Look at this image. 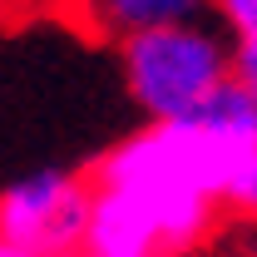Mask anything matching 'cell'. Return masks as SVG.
Returning a JSON list of instances; mask_svg holds the SVG:
<instances>
[{
    "mask_svg": "<svg viewBox=\"0 0 257 257\" xmlns=\"http://www.w3.org/2000/svg\"><path fill=\"white\" fill-rule=\"evenodd\" d=\"M227 55H232V45L198 20L159 25V30H144L119 45L124 84L134 94V104L149 114V124L188 119L227 79Z\"/></svg>",
    "mask_w": 257,
    "mask_h": 257,
    "instance_id": "obj_1",
    "label": "cell"
},
{
    "mask_svg": "<svg viewBox=\"0 0 257 257\" xmlns=\"http://www.w3.org/2000/svg\"><path fill=\"white\" fill-rule=\"evenodd\" d=\"M89 178L45 168L0 193V237L40 257H79L84 223H89Z\"/></svg>",
    "mask_w": 257,
    "mask_h": 257,
    "instance_id": "obj_2",
    "label": "cell"
},
{
    "mask_svg": "<svg viewBox=\"0 0 257 257\" xmlns=\"http://www.w3.org/2000/svg\"><path fill=\"white\" fill-rule=\"evenodd\" d=\"M203 10H208V0H69L74 30L109 40V45H124L159 25H188Z\"/></svg>",
    "mask_w": 257,
    "mask_h": 257,
    "instance_id": "obj_3",
    "label": "cell"
},
{
    "mask_svg": "<svg viewBox=\"0 0 257 257\" xmlns=\"http://www.w3.org/2000/svg\"><path fill=\"white\" fill-rule=\"evenodd\" d=\"M79 257H168V252H163L159 227L149 223V213L139 203H128L109 188H94Z\"/></svg>",
    "mask_w": 257,
    "mask_h": 257,
    "instance_id": "obj_4",
    "label": "cell"
},
{
    "mask_svg": "<svg viewBox=\"0 0 257 257\" xmlns=\"http://www.w3.org/2000/svg\"><path fill=\"white\" fill-rule=\"evenodd\" d=\"M218 208H232V213H242V218L257 223V149L242 159V168L232 173V183H227V193H223Z\"/></svg>",
    "mask_w": 257,
    "mask_h": 257,
    "instance_id": "obj_5",
    "label": "cell"
},
{
    "mask_svg": "<svg viewBox=\"0 0 257 257\" xmlns=\"http://www.w3.org/2000/svg\"><path fill=\"white\" fill-rule=\"evenodd\" d=\"M232 40H257V0H208Z\"/></svg>",
    "mask_w": 257,
    "mask_h": 257,
    "instance_id": "obj_6",
    "label": "cell"
},
{
    "mask_svg": "<svg viewBox=\"0 0 257 257\" xmlns=\"http://www.w3.org/2000/svg\"><path fill=\"white\" fill-rule=\"evenodd\" d=\"M227 74L252 94L257 104V40H232V55H227Z\"/></svg>",
    "mask_w": 257,
    "mask_h": 257,
    "instance_id": "obj_7",
    "label": "cell"
},
{
    "mask_svg": "<svg viewBox=\"0 0 257 257\" xmlns=\"http://www.w3.org/2000/svg\"><path fill=\"white\" fill-rule=\"evenodd\" d=\"M252 252H257V237H252Z\"/></svg>",
    "mask_w": 257,
    "mask_h": 257,
    "instance_id": "obj_8",
    "label": "cell"
}]
</instances>
